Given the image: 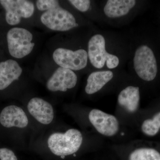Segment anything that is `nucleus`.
Wrapping results in <instances>:
<instances>
[{"mask_svg": "<svg viewBox=\"0 0 160 160\" xmlns=\"http://www.w3.org/2000/svg\"><path fill=\"white\" fill-rule=\"evenodd\" d=\"M7 47L10 55L16 59L26 58L35 49L37 39L30 29L15 26L7 32Z\"/></svg>", "mask_w": 160, "mask_h": 160, "instance_id": "1", "label": "nucleus"}, {"mask_svg": "<svg viewBox=\"0 0 160 160\" xmlns=\"http://www.w3.org/2000/svg\"><path fill=\"white\" fill-rule=\"evenodd\" d=\"M83 142L82 132L75 129H71L65 133L55 132L48 140V145L52 152L58 156L70 155L79 149Z\"/></svg>", "mask_w": 160, "mask_h": 160, "instance_id": "2", "label": "nucleus"}, {"mask_svg": "<svg viewBox=\"0 0 160 160\" xmlns=\"http://www.w3.org/2000/svg\"><path fill=\"white\" fill-rule=\"evenodd\" d=\"M39 20L46 29L58 32H66L79 26L74 16L62 5L40 13Z\"/></svg>", "mask_w": 160, "mask_h": 160, "instance_id": "3", "label": "nucleus"}, {"mask_svg": "<svg viewBox=\"0 0 160 160\" xmlns=\"http://www.w3.org/2000/svg\"><path fill=\"white\" fill-rule=\"evenodd\" d=\"M0 4L5 10L6 22L11 26L31 20L37 11L35 2L29 0H0Z\"/></svg>", "mask_w": 160, "mask_h": 160, "instance_id": "4", "label": "nucleus"}, {"mask_svg": "<svg viewBox=\"0 0 160 160\" xmlns=\"http://www.w3.org/2000/svg\"><path fill=\"white\" fill-rule=\"evenodd\" d=\"M87 51L89 62L97 69H102L106 63L109 69L116 68L119 64L117 56L106 51V41L102 35H94L89 39Z\"/></svg>", "mask_w": 160, "mask_h": 160, "instance_id": "5", "label": "nucleus"}, {"mask_svg": "<svg viewBox=\"0 0 160 160\" xmlns=\"http://www.w3.org/2000/svg\"><path fill=\"white\" fill-rule=\"evenodd\" d=\"M51 58L57 66L73 71L85 69L89 61L87 51L85 49L72 50L61 46L52 50Z\"/></svg>", "mask_w": 160, "mask_h": 160, "instance_id": "6", "label": "nucleus"}, {"mask_svg": "<svg viewBox=\"0 0 160 160\" xmlns=\"http://www.w3.org/2000/svg\"><path fill=\"white\" fill-rule=\"evenodd\" d=\"M133 67L141 79L150 82L155 78L158 72L157 63L153 51L148 46L142 45L136 50Z\"/></svg>", "mask_w": 160, "mask_h": 160, "instance_id": "7", "label": "nucleus"}, {"mask_svg": "<svg viewBox=\"0 0 160 160\" xmlns=\"http://www.w3.org/2000/svg\"><path fill=\"white\" fill-rule=\"evenodd\" d=\"M89 119L99 134L108 138L113 137L120 131V124L117 118L98 109H92Z\"/></svg>", "mask_w": 160, "mask_h": 160, "instance_id": "8", "label": "nucleus"}, {"mask_svg": "<svg viewBox=\"0 0 160 160\" xmlns=\"http://www.w3.org/2000/svg\"><path fill=\"white\" fill-rule=\"evenodd\" d=\"M78 81V76L74 71L57 66L47 80L46 87L50 91L65 92L74 88Z\"/></svg>", "mask_w": 160, "mask_h": 160, "instance_id": "9", "label": "nucleus"}, {"mask_svg": "<svg viewBox=\"0 0 160 160\" xmlns=\"http://www.w3.org/2000/svg\"><path fill=\"white\" fill-rule=\"evenodd\" d=\"M0 123L6 128H24L28 125L29 121L22 108L12 105L5 107L2 110L0 114Z\"/></svg>", "mask_w": 160, "mask_h": 160, "instance_id": "10", "label": "nucleus"}, {"mask_svg": "<svg viewBox=\"0 0 160 160\" xmlns=\"http://www.w3.org/2000/svg\"><path fill=\"white\" fill-rule=\"evenodd\" d=\"M27 108L30 114L44 125L50 124L54 118L52 106L41 98H32L29 101Z\"/></svg>", "mask_w": 160, "mask_h": 160, "instance_id": "11", "label": "nucleus"}, {"mask_svg": "<svg viewBox=\"0 0 160 160\" xmlns=\"http://www.w3.org/2000/svg\"><path fill=\"white\" fill-rule=\"evenodd\" d=\"M23 69L17 61L6 60L0 62V90H3L19 79Z\"/></svg>", "mask_w": 160, "mask_h": 160, "instance_id": "12", "label": "nucleus"}, {"mask_svg": "<svg viewBox=\"0 0 160 160\" xmlns=\"http://www.w3.org/2000/svg\"><path fill=\"white\" fill-rule=\"evenodd\" d=\"M140 96L139 88L128 86L120 92L118 96V103L121 109L128 114L136 112L139 109Z\"/></svg>", "mask_w": 160, "mask_h": 160, "instance_id": "13", "label": "nucleus"}, {"mask_svg": "<svg viewBox=\"0 0 160 160\" xmlns=\"http://www.w3.org/2000/svg\"><path fill=\"white\" fill-rule=\"evenodd\" d=\"M113 77V72L110 70L92 72L87 78L85 92L89 95L96 93L102 89Z\"/></svg>", "mask_w": 160, "mask_h": 160, "instance_id": "14", "label": "nucleus"}, {"mask_svg": "<svg viewBox=\"0 0 160 160\" xmlns=\"http://www.w3.org/2000/svg\"><path fill=\"white\" fill-rule=\"evenodd\" d=\"M135 0H109L104 8L107 17L118 18L126 15L135 6Z\"/></svg>", "mask_w": 160, "mask_h": 160, "instance_id": "15", "label": "nucleus"}, {"mask_svg": "<svg viewBox=\"0 0 160 160\" xmlns=\"http://www.w3.org/2000/svg\"><path fill=\"white\" fill-rule=\"evenodd\" d=\"M128 160H160V153L153 148H135L129 153Z\"/></svg>", "mask_w": 160, "mask_h": 160, "instance_id": "16", "label": "nucleus"}, {"mask_svg": "<svg viewBox=\"0 0 160 160\" xmlns=\"http://www.w3.org/2000/svg\"><path fill=\"white\" fill-rule=\"evenodd\" d=\"M141 128L142 132L146 136L156 135L160 130V112L156 113L151 118L144 120Z\"/></svg>", "mask_w": 160, "mask_h": 160, "instance_id": "17", "label": "nucleus"}, {"mask_svg": "<svg viewBox=\"0 0 160 160\" xmlns=\"http://www.w3.org/2000/svg\"><path fill=\"white\" fill-rule=\"evenodd\" d=\"M37 10L40 12L49 11L61 5V2L56 0H37L35 1Z\"/></svg>", "mask_w": 160, "mask_h": 160, "instance_id": "18", "label": "nucleus"}, {"mask_svg": "<svg viewBox=\"0 0 160 160\" xmlns=\"http://www.w3.org/2000/svg\"><path fill=\"white\" fill-rule=\"evenodd\" d=\"M68 2L75 9L82 12L89 10L91 4V1L89 0H70Z\"/></svg>", "mask_w": 160, "mask_h": 160, "instance_id": "19", "label": "nucleus"}, {"mask_svg": "<svg viewBox=\"0 0 160 160\" xmlns=\"http://www.w3.org/2000/svg\"><path fill=\"white\" fill-rule=\"evenodd\" d=\"M0 159L1 160H18L14 152L7 148L0 149Z\"/></svg>", "mask_w": 160, "mask_h": 160, "instance_id": "20", "label": "nucleus"}, {"mask_svg": "<svg viewBox=\"0 0 160 160\" xmlns=\"http://www.w3.org/2000/svg\"><path fill=\"white\" fill-rule=\"evenodd\" d=\"M61 158H65V156H61Z\"/></svg>", "mask_w": 160, "mask_h": 160, "instance_id": "21", "label": "nucleus"}]
</instances>
